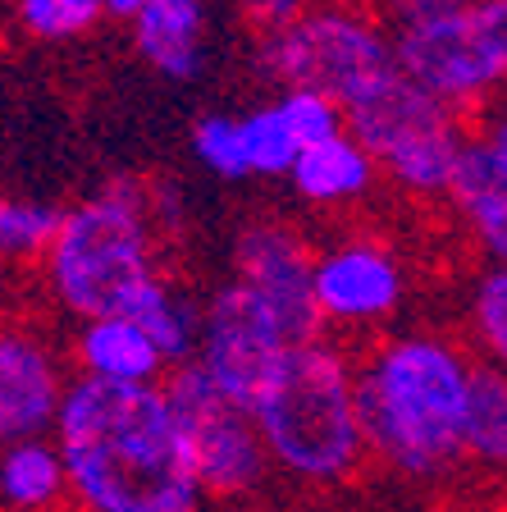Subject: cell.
Returning a JSON list of instances; mask_svg holds the SVG:
<instances>
[{"label": "cell", "instance_id": "6da1fadb", "mask_svg": "<svg viewBox=\"0 0 507 512\" xmlns=\"http://www.w3.org/2000/svg\"><path fill=\"white\" fill-rule=\"evenodd\" d=\"M51 439L74 512H206L165 380L96 384L74 375Z\"/></svg>", "mask_w": 507, "mask_h": 512}, {"label": "cell", "instance_id": "7a4b0ae2", "mask_svg": "<svg viewBox=\"0 0 507 512\" xmlns=\"http://www.w3.org/2000/svg\"><path fill=\"white\" fill-rule=\"evenodd\" d=\"M476 357L444 330H398L357 357V412L366 453L389 471L439 485L462 467L466 398Z\"/></svg>", "mask_w": 507, "mask_h": 512}, {"label": "cell", "instance_id": "3957f363", "mask_svg": "<svg viewBox=\"0 0 507 512\" xmlns=\"http://www.w3.org/2000/svg\"><path fill=\"white\" fill-rule=\"evenodd\" d=\"M275 476L302 490H334L361 471L366 435L357 412V357L338 339L297 343L252 407Z\"/></svg>", "mask_w": 507, "mask_h": 512}, {"label": "cell", "instance_id": "277c9868", "mask_svg": "<svg viewBox=\"0 0 507 512\" xmlns=\"http://www.w3.org/2000/svg\"><path fill=\"white\" fill-rule=\"evenodd\" d=\"M160 275L165 270L156 252V215L147 197L128 183L64 206L60 234L42 261L55 307L78 325L128 316Z\"/></svg>", "mask_w": 507, "mask_h": 512}, {"label": "cell", "instance_id": "5b68a950", "mask_svg": "<svg viewBox=\"0 0 507 512\" xmlns=\"http://www.w3.org/2000/svg\"><path fill=\"white\" fill-rule=\"evenodd\" d=\"M256 69L279 92L302 87L348 110L352 101L398 74L393 37L380 14L361 0H320L293 23L256 37Z\"/></svg>", "mask_w": 507, "mask_h": 512}, {"label": "cell", "instance_id": "8992f818", "mask_svg": "<svg viewBox=\"0 0 507 512\" xmlns=\"http://www.w3.org/2000/svg\"><path fill=\"white\" fill-rule=\"evenodd\" d=\"M348 133L380 165V179L412 202H444L471 128L412 78L389 74L348 110Z\"/></svg>", "mask_w": 507, "mask_h": 512}, {"label": "cell", "instance_id": "52a82bcc", "mask_svg": "<svg viewBox=\"0 0 507 512\" xmlns=\"http://www.w3.org/2000/svg\"><path fill=\"white\" fill-rule=\"evenodd\" d=\"M393 60L457 115L507 96V0H466L425 28L393 32Z\"/></svg>", "mask_w": 507, "mask_h": 512}, {"label": "cell", "instance_id": "ba28073f", "mask_svg": "<svg viewBox=\"0 0 507 512\" xmlns=\"http://www.w3.org/2000/svg\"><path fill=\"white\" fill-rule=\"evenodd\" d=\"M311 298L325 339H370L402 316L412 298V270L398 243L352 229L316 247Z\"/></svg>", "mask_w": 507, "mask_h": 512}, {"label": "cell", "instance_id": "9c48e42d", "mask_svg": "<svg viewBox=\"0 0 507 512\" xmlns=\"http://www.w3.org/2000/svg\"><path fill=\"white\" fill-rule=\"evenodd\" d=\"M165 394L179 412L183 435H188V453L201 490H206V503L215 499L229 503V508L256 503V494L270 485L275 467L265 458L252 412L238 407L229 394H220L192 362L165 375Z\"/></svg>", "mask_w": 507, "mask_h": 512}, {"label": "cell", "instance_id": "30bf717a", "mask_svg": "<svg viewBox=\"0 0 507 512\" xmlns=\"http://www.w3.org/2000/svg\"><path fill=\"white\" fill-rule=\"evenodd\" d=\"M293 348L297 343L279 330L275 316L233 279L211 288V298L201 302V343L192 366L247 412Z\"/></svg>", "mask_w": 507, "mask_h": 512}, {"label": "cell", "instance_id": "8fae6325", "mask_svg": "<svg viewBox=\"0 0 507 512\" xmlns=\"http://www.w3.org/2000/svg\"><path fill=\"white\" fill-rule=\"evenodd\" d=\"M311 266H316V247L288 220L261 215L233 234L229 279L243 284L293 343H311L325 334L316 316V298H311Z\"/></svg>", "mask_w": 507, "mask_h": 512}, {"label": "cell", "instance_id": "7c38bea8", "mask_svg": "<svg viewBox=\"0 0 507 512\" xmlns=\"http://www.w3.org/2000/svg\"><path fill=\"white\" fill-rule=\"evenodd\" d=\"M69 371L46 334L0 325V448L55 430Z\"/></svg>", "mask_w": 507, "mask_h": 512}, {"label": "cell", "instance_id": "4fadbf2b", "mask_svg": "<svg viewBox=\"0 0 507 512\" xmlns=\"http://www.w3.org/2000/svg\"><path fill=\"white\" fill-rule=\"evenodd\" d=\"M453 224L485 266L507 270V147L489 133H471L453 183L444 192Z\"/></svg>", "mask_w": 507, "mask_h": 512}, {"label": "cell", "instance_id": "5bb4252c", "mask_svg": "<svg viewBox=\"0 0 507 512\" xmlns=\"http://www.w3.org/2000/svg\"><path fill=\"white\" fill-rule=\"evenodd\" d=\"M133 28V51L165 83H197L211 64V0H151Z\"/></svg>", "mask_w": 507, "mask_h": 512}, {"label": "cell", "instance_id": "9a60e30c", "mask_svg": "<svg viewBox=\"0 0 507 512\" xmlns=\"http://www.w3.org/2000/svg\"><path fill=\"white\" fill-rule=\"evenodd\" d=\"M78 380L96 384H160L169 375L160 348L138 320L106 316V320H83L69 343Z\"/></svg>", "mask_w": 507, "mask_h": 512}, {"label": "cell", "instance_id": "2e32d148", "mask_svg": "<svg viewBox=\"0 0 507 512\" xmlns=\"http://www.w3.org/2000/svg\"><path fill=\"white\" fill-rule=\"evenodd\" d=\"M293 192L316 211H348L361 206L370 192L380 188V165L370 160V151L352 138L348 128L329 142H316L297 156L293 174H288Z\"/></svg>", "mask_w": 507, "mask_h": 512}, {"label": "cell", "instance_id": "e0dca14e", "mask_svg": "<svg viewBox=\"0 0 507 512\" xmlns=\"http://www.w3.org/2000/svg\"><path fill=\"white\" fill-rule=\"evenodd\" d=\"M0 512H69V476L51 435L0 448Z\"/></svg>", "mask_w": 507, "mask_h": 512}, {"label": "cell", "instance_id": "ac0fdd59", "mask_svg": "<svg viewBox=\"0 0 507 512\" xmlns=\"http://www.w3.org/2000/svg\"><path fill=\"white\" fill-rule=\"evenodd\" d=\"M128 320H138L151 334V343L160 348L169 371L197 362V343H201V302H192L169 275H160L156 284L142 293V302L128 311Z\"/></svg>", "mask_w": 507, "mask_h": 512}, {"label": "cell", "instance_id": "d6986e66", "mask_svg": "<svg viewBox=\"0 0 507 512\" xmlns=\"http://www.w3.org/2000/svg\"><path fill=\"white\" fill-rule=\"evenodd\" d=\"M462 462L489 476H507V375L485 362H476V380L466 398Z\"/></svg>", "mask_w": 507, "mask_h": 512}, {"label": "cell", "instance_id": "ffe728a7", "mask_svg": "<svg viewBox=\"0 0 507 512\" xmlns=\"http://www.w3.org/2000/svg\"><path fill=\"white\" fill-rule=\"evenodd\" d=\"M462 325L471 357L507 375V270L480 266L462 288Z\"/></svg>", "mask_w": 507, "mask_h": 512}, {"label": "cell", "instance_id": "44dd1931", "mask_svg": "<svg viewBox=\"0 0 507 512\" xmlns=\"http://www.w3.org/2000/svg\"><path fill=\"white\" fill-rule=\"evenodd\" d=\"M64 206L42 197H0V261L10 266H42L60 234Z\"/></svg>", "mask_w": 507, "mask_h": 512}, {"label": "cell", "instance_id": "7402d4cb", "mask_svg": "<svg viewBox=\"0 0 507 512\" xmlns=\"http://www.w3.org/2000/svg\"><path fill=\"white\" fill-rule=\"evenodd\" d=\"M243 142H247V165H252V179H288L302 156V142H297L293 124H288L284 106L275 96L261 101V106L243 110Z\"/></svg>", "mask_w": 507, "mask_h": 512}, {"label": "cell", "instance_id": "603a6c76", "mask_svg": "<svg viewBox=\"0 0 507 512\" xmlns=\"http://www.w3.org/2000/svg\"><path fill=\"white\" fill-rule=\"evenodd\" d=\"M101 19H106L101 0H14L19 32L28 42H42V46L83 42Z\"/></svg>", "mask_w": 507, "mask_h": 512}, {"label": "cell", "instance_id": "cb8c5ba5", "mask_svg": "<svg viewBox=\"0 0 507 512\" xmlns=\"http://www.w3.org/2000/svg\"><path fill=\"white\" fill-rule=\"evenodd\" d=\"M192 160H197L201 170L211 174L220 183H247L252 179V165H247V142H243V119L238 115H201L192 124Z\"/></svg>", "mask_w": 507, "mask_h": 512}, {"label": "cell", "instance_id": "d4e9b609", "mask_svg": "<svg viewBox=\"0 0 507 512\" xmlns=\"http://www.w3.org/2000/svg\"><path fill=\"white\" fill-rule=\"evenodd\" d=\"M275 101L284 106V115H288V124H293L297 142H302V151L316 147V142L338 138V133L348 128V115H343V106H338V101H329V96H320V92L288 87V92H275Z\"/></svg>", "mask_w": 507, "mask_h": 512}, {"label": "cell", "instance_id": "484cf974", "mask_svg": "<svg viewBox=\"0 0 507 512\" xmlns=\"http://www.w3.org/2000/svg\"><path fill=\"white\" fill-rule=\"evenodd\" d=\"M466 0H370V10L380 14V23L393 32H407V28H425V23L444 19V14L462 10Z\"/></svg>", "mask_w": 507, "mask_h": 512}, {"label": "cell", "instance_id": "4316f807", "mask_svg": "<svg viewBox=\"0 0 507 512\" xmlns=\"http://www.w3.org/2000/svg\"><path fill=\"white\" fill-rule=\"evenodd\" d=\"M106 5V19H119V23H133L142 10H147L151 0H101Z\"/></svg>", "mask_w": 507, "mask_h": 512}, {"label": "cell", "instance_id": "83f0119b", "mask_svg": "<svg viewBox=\"0 0 507 512\" xmlns=\"http://www.w3.org/2000/svg\"><path fill=\"white\" fill-rule=\"evenodd\" d=\"M485 133H489V138H494V142H503V147H507V110H503V115H498V119H489V128H485Z\"/></svg>", "mask_w": 507, "mask_h": 512}, {"label": "cell", "instance_id": "f1b7e54d", "mask_svg": "<svg viewBox=\"0 0 507 512\" xmlns=\"http://www.w3.org/2000/svg\"><path fill=\"white\" fill-rule=\"evenodd\" d=\"M233 512H288V508H279V503H243V508H233Z\"/></svg>", "mask_w": 507, "mask_h": 512}, {"label": "cell", "instance_id": "f546056e", "mask_svg": "<svg viewBox=\"0 0 507 512\" xmlns=\"http://www.w3.org/2000/svg\"><path fill=\"white\" fill-rule=\"evenodd\" d=\"M302 5H320V0H302Z\"/></svg>", "mask_w": 507, "mask_h": 512}]
</instances>
